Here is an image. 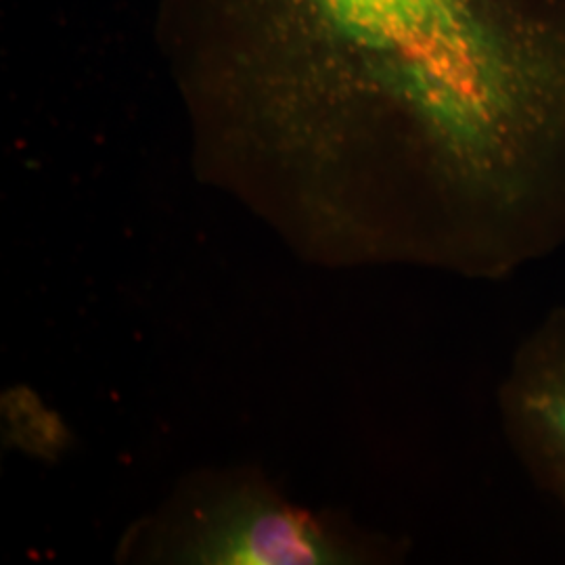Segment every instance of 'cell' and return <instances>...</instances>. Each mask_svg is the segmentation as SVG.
<instances>
[{
  "instance_id": "6da1fadb",
  "label": "cell",
  "mask_w": 565,
  "mask_h": 565,
  "mask_svg": "<svg viewBox=\"0 0 565 565\" xmlns=\"http://www.w3.org/2000/svg\"><path fill=\"white\" fill-rule=\"evenodd\" d=\"M352 67L329 163L425 223L565 218V0H329Z\"/></svg>"
},
{
  "instance_id": "7a4b0ae2",
  "label": "cell",
  "mask_w": 565,
  "mask_h": 565,
  "mask_svg": "<svg viewBox=\"0 0 565 565\" xmlns=\"http://www.w3.org/2000/svg\"><path fill=\"white\" fill-rule=\"evenodd\" d=\"M120 557L160 565H384L404 545L333 511L289 501L263 471L224 467L191 473L135 524Z\"/></svg>"
},
{
  "instance_id": "3957f363",
  "label": "cell",
  "mask_w": 565,
  "mask_h": 565,
  "mask_svg": "<svg viewBox=\"0 0 565 565\" xmlns=\"http://www.w3.org/2000/svg\"><path fill=\"white\" fill-rule=\"evenodd\" d=\"M497 411L515 461L565 524V303L548 310L513 350Z\"/></svg>"
}]
</instances>
